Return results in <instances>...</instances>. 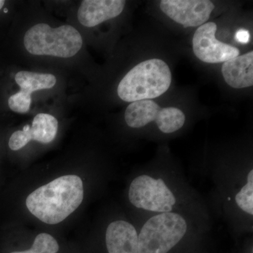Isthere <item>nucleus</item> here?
<instances>
[{
    "mask_svg": "<svg viewBox=\"0 0 253 253\" xmlns=\"http://www.w3.org/2000/svg\"><path fill=\"white\" fill-rule=\"evenodd\" d=\"M217 25L213 22L199 26L193 38V50L198 59L205 63L225 62L239 56L235 46L218 41L215 38Z\"/></svg>",
    "mask_w": 253,
    "mask_h": 253,
    "instance_id": "obj_6",
    "label": "nucleus"
},
{
    "mask_svg": "<svg viewBox=\"0 0 253 253\" xmlns=\"http://www.w3.org/2000/svg\"><path fill=\"white\" fill-rule=\"evenodd\" d=\"M104 243L107 253H139L136 221L119 219L110 222L105 231Z\"/></svg>",
    "mask_w": 253,
    "mask_h": 253,
    "instance_id": "obj_9",
    "label": "nucleus"
},
{
    "mask_svg": "<svg viewBox=\"0 0 253 253\" xmlns=\"http://www.w3.org/2000/svg\"><path fill=\"white\" fill-rule=\"evenodd\" d=\"M125 121L132 129H141L156 123L163 134H169L180 130L185 124V115L174 107L161 108L151 99L131 103L126 108Z\"/></svg>",
    "mask_w": 253,
    "mask_h": 253,
    "instance_id": "obj_5",
    "label": "nucleus"
},
{
    "mask_svg": "<svg viewBox=\"0 0 253 253\" xmlns=\"http://www.w3.org/2000/svg\"><path fill=\"white\" fill-rule=\"evenodd\" d=\"M172 74L163 60H146L134 66L120 82L119 97L126 102L154 99L168 91Z\"/></svg>",
    "mask_w": 253,
    "mask_h": 253,
    "instance_id": "obj_3",
    "label": "nucleus"
},
{
    "mask_svg": "<svg viewBox=\"0 0 253 253\" xmlns=\"http://www.w3.org/2000/svg\"><path fill=\"white\" fill-rule=\"evenodd\" d=\"M59 123L56 118L46 113H39L33 118L32 126H26L23 130L15 131L11 134L9 146L12 151H18L32 140L42 144L51 142L58 131Z\"/></svg>",
    "mask_w": 253,
    "mask_h": 253,
    "instance_id": "obj_8",
    "label": "nucleus"
},
{
    "mask_svg": "<svg viewBox=\"0 0 253 253\" xmlns=\"http://www.w3.org/2000/svg\"><path fill=\"white\" fill-rule=\"evenodd\" d=\"M235 38L236 41L242 43V44H246V43L249 42L251 36H250L249 31H246V30H239L236 33Z\"/></svg>",
    "mask_w": 253,
    "mask_h": 253,
    "instance_id": "obj_15",
    "label": "nucleus"
},
{
    "mask_svg": "<svg viewBox=\"0 0 253 253\" xmlns=\"http://www.w3.org/2000/svg\"><path fill=\"white\" fill-rule=\"evenodd\" d=\"M5 1H3V0H0V9L3 7V6L4 5Z\"/></svg>",
    "mask_w": 253,
    "mask_h": 253,
    "instance_id": "obj_16",
    "label": "nucleus"
},
{
    "mask_svg": "<svg viewBox=\"0 0 253 253\" xmlns=\"http://www.w3.org/2000/svg\"><path fill=\"white\" fill-rule=\"evenodd\" d=\"M127 201L138 221L154 214L179 212L212 222L209 204L190 184L185 173L172 163L144 166L131 179Z\"/></svg>",
    "mask_w": 253,
    "mask_h": 253,
    "instance_id": "obj_1",
    "label": "nucleus"
},
{
    "mask_svg": "<svg viewBox=\"0 0 253 253\" xmlns=\"http://www.w3.org/2000/svg\"><path fill=\"white\" fill-rule=\"evenodd\" d=\"M23 43L31 54L71 58L81 49L83 39L73 26L51 28L46 23H39L26 32Z\"/></svg>",
    "mask_w": 253,
    "mask_h": 253,
    "instance_id": "obj_4",
    "label": "nucleus"
},
{
    "mask_svg": "<svg viewBox=\"0 0 253 253\" xmlns=\"http://www.w3.org/2000/svg\"><path fill=\"white\" fill-rule=\"evenodd\" d=\"M84 186L77 175L60 176L32 192L26 199L28 211L48 224L61 222L81 206Z\"/></svg>",
    "mask_w": 253,
    "mask_h": 253,
    "instance_id": "obj_2",
    "label": "nucleus"
},
{
    "mask_svg": "<svg viewBox=\"0 0 253 253\" xmlns=\"http://www.w3.org/2000/svg\"><path fill=\"white\" fill-rule=\"evenodd\" d=\"M15 81L21 87V92L31 96L33 91L51 89L56 83L54 75L20 71L15 76Z\"/></svg>",
    "mask_w": 253,
    "mask_h": 253,
    "instance_id": "obj_12",
    "label": "nucleus"
},
{
    "mask_svg": "<svg viewBox=\"0 0 253 253\" xmlns=\"http://www.w3.org/2000/svg\"><path fill=\"white\" fill-rule=\"evenodd\" d=\"M161 11L184 27H196L205 24L214 9L208 0H162Z\"/></svg>",
    "mask_w": 253,
    "mask_h": 253,
    "instance_id": "obj_7",
    "label": "nucleus"
},
{
    "mask_svg": "<svg viewBox=\"0 0 253 253\" xmlns=\"http://www.w3.org/2000/svg\"><path fill=\"white\" fill-rule=\"evenodd\" d=\"M32 246L41 253H60L61 246L54 236L46 233L37 235L31 244Z\"/></svg>",
    "mask_w": 253,
    "mask_h": 253,
    "instance_id": "obj_13",
    "label": "nucleus"
},
{
    "mask_svg": "<svg viewBox=\"0 0 253 253\" xmlns=\"http://www.w3.org/2000/svg\"><path fill=\"white\" fill-rule=\"evenodd\" d=\"M8 104L10 109L14 112L27 113L31 108V96H27L20 91H18L10 96L8 100Z\"/></svg>",
    "mask_w": 253,
    "mask_h": 253,
    "instance_id": "obj_14",
    "label": "nucleus"
},
{
    "mask_svg": "<svg viewBox=\"0 0 253 253\" xmlns=\"http://www.w3.org/2000/svg\"><path fill=\"white\" fill-rule=\"evenodd\" d=\"M4 12H7L8 10L7 9H4Z\"/></svg>",
    "mask_w": 253,
    "mask_h": 253,
    "instance_id": "obj_17",
    "label": "nucleus"
},
{
    "mask_svg": "<svg viewBox=\"0 0 253 253\" xmlns=\"http://www.w3.org/2000/svg\"><path fill=\"white\" fill-rule=\"evenodd\" d=\"M126 3L123 0H84L78 9V20L86 27H94L119 16Z\"/></svg>",
    "mask_w": 253,
    "mask_h": 253,
    "instance_id": "obj_10",
    "label": "nucleus"
},
{
    "mask_svg": "<svg viewBox=\"0 0 253 253\" xmlns=\"http://www.w3.org/2000/svg\"><path fill=\"white\" fill-rule=\"evenodd\" d=\"M226 83L231 87H249L253 84V52L226 61L221 68Z\"/></svg>",
    "mask_w": 253,
    "mask_h": 253,
    "instance_id": "obj_11",
    "label": "nucleus"
}]
</instances>
